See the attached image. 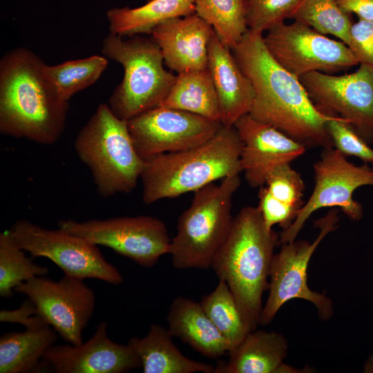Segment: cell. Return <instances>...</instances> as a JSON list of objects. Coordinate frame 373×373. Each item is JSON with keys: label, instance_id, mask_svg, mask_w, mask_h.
Here are the masks:
<instances>
[{"label": "cell", "instance_id": "obj_1", "mask_svg": "<svg viewBox=\"0 0 373 373\" xmlns=\"http://www.w3.org/2000/svg\"><path fill=\"white\" fill-rule=\"evenodd\" d=\"M231 52L254 92L249 115L309 148L334 147L327 122L310 100L299 78L271 56L262 33L248 29Z\"/></svg>", "mask_w": 373, "mask_h": 373}, {"label": "cell", "instance_id": "obj_2", "mask_svg": "<svg viewBox=\"0 0 373 373\" xmlns=\"http://www.w3.org/2000/svg\"><path fill=\"white\" fill-rule=\"evenodd\" d=\"M45 63L33 52L17 48L0 61V132L52 144L64 131L68 101L45 76Z\"/></svg>", "mask_w": 373, "mask_h": 373}, {"label": "cell", "instance_id": "obj_3", "mask_svg": "<svg viewBox=\"0 0 373 373\" xmlns=\"http://www.w3.org/2000/svg\"><path fill=\"white\" fill-rule=\"evenodd\" d=\"M277 234L266 229L257 207L242 208L233 217L224 241L211 265L233 294L250 332L260 324L262 296L269 288Z\"/></svg>", "mask_w": 373, "mask_h": 373}, {"label": "cell", "instance_id": "obj_4", "mask_svg": "<svg viewBox=\"0 0 373 373\" xmlns=\"http://www.w3.org/2000/svg\"><path fill=\"white\" fill-rule=\"evenodd\" d=\"M242 142L234 126L222 124L198 146L162 154L144 162L140 176L146 204L177 198L242 173Z\"/></svg>", "mask_w": 373, "mask_h": 373}, {"label": "cell", "instance_id": "obj_5", "mask_svg": "<svg viewBox=\"0 0 373 373\" xmlns=\"http://www.w3.org/2000/svg\"><path fill=\"white\" fill-rule=\"evenodd\" d=\"M75 149L104 198L130 193L140 180L145 161L135 149L128 121L107 104H99L80 130Z\"/></svg>", "mask_w": 373, "mask_h": 373}, {"label": "cell", "instance_id": "obj_6", "mask_svg": "<svg viewBox=\"0 0 373 373\" xmlns=\"http://www.w3.org/2000/svg\"><path fill=\"white\" fill-rule=\"evenodd\" d=\"M102 52L124 68L122 81L109 99L114 114L128 121L162 104L176 75L164 68L161 50L151 37L136 35L124 39L110 32Z\"/></svg>", "mask_w": 373, "mask_h": 373}, {"label": "cell", "instance_id": "obj_7", "mask_svg": "<svg viewBox=\"0 0 373 373\" xmlns=\"http://www.w3.org/2000/svg\"><path fill=\"white\" fill-rule=\"evenodd\" d=\"M240 184V174H235L194 192L171 240L169 254L175 268H211L231 227L233 197Z\"/></svg>", "mask_w": 373, "mask_h": 373}, {"label": "cell", "instance_id": "obj_8", "mask_svg": "<svg viewBox=\"0 0 373 373\" xmlns=\"http://www.w3.org/2000/svg\"><path fill=\"white\" fill-rule=\"evenodd\" d=\"M338 209L332 208L317 220L320 233L312 242L294 240L283 243L274 254L269 273V293L260 318V325L269 324L279 309L287 301L300 298L311 302L317 309L319 317L329 319L333 314L332 300L325 294L311 290L307 285V267L314 252L321 241L336 229Z\"/></svg>", "mask_w": 373, "mask_h": 373}, {"label": "cell", "instance_id": "obj_9", "mask_svg": "<svg viewBox=\"0 0 373 373\" xmlns=\"http://www.w3.org/2000/svg\"><path fill=\"white\" fill-rule=\"evenodd\" d=\"M14 242L32 257H45L64 274L98 279L119 285L123 278L119 270L103 256L97 245L59 229H48L26 220L15 222L8 230Z\"/></svg>", "mask_w": 373, "mask_h": 373}, {"label": "cell", "instance_id": "obj_10", "mask_svg": "<svg viewBox=\"0 0 373 373\" xmlns=\"http://www.w3.org/2000/svg\"><path fill=\"white\" fill-rule=\"evenodd\" d=\"M314 171L312 193L292 224L283 230L279 243L295 240L307 220L323 208H338L352 220L363 216L362 205L353 198V193L361 186H373V168L367 163L355 165L334 147H327L314 164Z\"/></svg>", "mask_w": 373, "mask_h": 373}, {"label": "cell", "instance_id": "obj_11", "mask_svg": "<svg viewBox=\"0 0 373 373\" xmlns=\"http://www.w3.org/2000/svg\"><path fill=\"white\" fill-rule=\"evenodd\" d=\"M299 79L321 114L343 119L367 144L373 143V65L361 64L343 75L315 71Z\"/></svg>", "mask_w": 373, "mask_h": 373}, {"label": "cell", "instance_id": "obj_12", "mask_svg": "<svg viewBox=\"0 0 373 373\" xmlns=\"http://www.w3.org/2000/svg\"><path fill=\"white\" fill-rule=\"evenodd\" d=\"M59 228L108 247L145 267H153L161 256L169 254L171 240L164 222L149 216L61 220Z\"/></svg>", "mask_w": 373, "mask_h": 373}, {"label": "cell", "instance_id": "obj_13", "mask_svg": "<svg viewBox=\"0 0 373 373\" xmlns=\"http://www.w3.org/2000/svg\"><path fill=\"white\" fill-rule=\"evenodd\" d=\"M263 39L274 59L298 78L315 71L334 74L359 64L345 43L298 21L278 24L267 30Z\"/></svg>", "mask_w": 373, "mask_h": 373}, {"label": "cell", "instance_id": "obj_14", "mask_svg": "<svg viewBox=\"0 0 373 373\" xmlns=\"http://www.w3.org/2000/svg\"><path fill=\"white\" fill-rule=\"evenodd\" d=\"M83 279L66 275L58 281L36 276L15 291L35 305L37 314L66 342L83 343L82 332L94 311L95 297Z\"/></svg>", "mask_w": 373, "mask_h": 373}, {"label": "cell", "instance_id": "obj_15", "mask_svg": "<svg viewBox=\"0 0 373 373\" xmlns=\"http://www.w3.org/2000/svg\"><path fill=\"white\" fill-rule=\"evenodd\" d=\"M221 125L218 121L164 106L153 108L128 120L135 149L144 161L201 145Z\"/></svg>", "mask_w": 373, "mask_h": 373}, {"label": "cell", "instance_id": "obj_16", "mask_svg": "<svg viewBox=\"0 0 373 373\" xmlns=\"http://www.w3.org/2000/svg\"><path fill=\"white\" fill-rule=\"evenodd\" d=\"M233 126L242 142V173L252 188L262 186L278 167L291 164L305 152V146L249 114L240 117Z\"/></svg>", "mask_w": 373, "mask_h": 373}, {"label": "cell", "instance_id": "obj_17", "mask_svg": "<svg viewBox=\"0 0 373 373\" xmlns=\"http://www.w3.org/2000/svg\"><path fill=\"white\" fill-rule=\"evenodd\" d=\"M44 361L57 373H124L142 367L133 348L112 341L107 323L100 322L93 336L78 345H52L45 352Z\"/></svg>", "mask_w": 373, "mask_h": 373}, {"label": "cell", "instance_id": "obj_18", "mask_svg": "<svg viewBox=\"0 0 373 373\" xmlns=\"http://www.w3.org/2000/svg\"><path fill=\"white\" fill-rule=\"evenodd\" d=\"M213 28L196 14L167 20L151 31L164 64L177 74L207 68Z\"/></svg>", "mask_w": 373, "mask_h": 373}, {"label": "cell", "instance_id": "obj_19", "mask_svg": "<svg viewBox=\"0 0 373 373\" xmlns=\"http://www.w3.org/2000/svg\"><path fill=\"white\" fill-rule=\"evenodd\" d=\"M217 95L220 121L233 126L251 108L254 92L252 85L238 64L231 50L213 32L208 48V65Z\"/></svg>", "mask_w": 373, "mask_h": 373}, {"label": "cell", "instance_id": "obj_20", "mask_svg": "<svg viewBox=\"0 0 373 373\" xmlns=\"http://www.w3.org/2000/svg\"><path fill=\"white\" fill-rule=\"evenodd\" d=\"M287 350V342L281 334L255 329L229 352L227 362L215 367L214 373L299 372L284 363Z\"/></svg>", "mask_w": 373, "mask_h": 373}, {"label": "cell", "instance_id": "obj_21", "mask_svg": "<svg viewBox=\"0 0 373 373\" xmlns=\"http://www.w3.org/2000/svg\"><path fill=\"white\" fill-rule=\"evenodd\" d=\"M171 335L202 356L217 358L230 352L225 338L211 322L200 303L179 296L172 302L167 315Z\"/></svg>", "mask_w": 373, "mask_h": 373}, {"label": "cell", "instance_id": "obj_22", "mask_svg": "<svg viewBox=\"0 0 373 373\" xmlns=\"http://www.w3.org/2000/svg\"><path fill=\"white\" fill-rule=\"evenodd\" d=\"M305 188L301 175L290 164L281 165L271 173L259 187L257 206L267 230H272L275 224L285 230L292 224L304 204Z\"/></svg>", "mask_w": 373, "mask_h": 373}, {"label": "cell", "instance_id": "obj_23", "mask_svg": "<svg viewBox=\"0 0 373 373\" xmlns=\"http://www.w3.org/2000/svg\"><path fill=\"white\" fill-rule=\"evenodd\" d=\"M168 329L157 324L150 326L142 338L133 336L128 344L139 357L144 373H214L211 364L184 356L174 344Z\"/></svg>", "mask_w": 373, "mask_h": 373}, {"label": "cell", "instance_id": "obj_24", "mask_svg": "<svg viewBox=\"0 0 373 373\" xmlns=\"http://www.w3.org/2000/svg\"><path fill=\"white\" fill-rule=\"evenodd\" d=\"M195 0H150L137 8H113L107 12L110 32L124 36L149 34L159 24L195 14Z\"/></svg>", "mask_w": 373, "mask_h": 373}, {"label": "cell", "instance_id": "obj_25", "mask_svg": "<svg viewBox=\"0 0 373 373\" xmlns=\"http://www.w3.org/2000/svg\"><path fill=\"white\" fill-rule=\"evenodd\" d=\"M57 338V332L49 325L3 334L0 338V373H24L36 369Z\"/></svg>", "mask_w": 373, "mask_h": 373}, {"label": "cell", "instance_id": "obj_26", "mask_svg": "<svg viewBox=\"0 0 373 373\" xmlns=\"http://www.w3.org/2000/svg\"><path fill=\"white\" fill-rule=\"evenodd\" d=\"M160 106L186 111L220 122L217 95L208 68L178 74Z\"/></svg>", "mask_w": 373, "mask_h": 373}, {"label": "cell", "instance_id": "obj_27", "mask_svg": "<svg viewBox=\"0 0 373 373\" xmlns=\"http://www.w3.org/2000/svg\"><path fill=\"white\" fill-rule=\"evenodd\" d=\"M200 303L216 329L227 341L230 352L250 332L233 294L224 280H219L214 290L204 296Z\"/></svg>", "mask_w": 373, "mask_h": 373}, {"label": "cell", "instance_id": "obj_28", "mask_svg": "<svg viewBox=\"0 0 373 373\" xmlns=\"http://www.w3.org/2000/svg\"><path fill=\"white\" fill-rule=\"evenodd\" d=\"M195 14L213 28L230 50L248 30L244 0H195Z\"/></svg>", "mask_w": 373, "mask_h": 373}, {"label": "cell", "instance_id": "obj_29", "mask_svg": "<svg viewBox=\"0 0 373 373\" xmlns=\"http://www.w3.org/2000/svg\"><path fill=\"white\" fill-rule=\"evenodd\" d=\"M107 66L106 57L93 55L55 66L44 64V73L62 98L68 102L74 94L96 82Z\"/></svg>", "mask_w": 373, "mask_h": 373}, {"label": "cell", "instance_id": "obj_30", "mask_svg": "<svg viewBox=\"0 0 373 373\" xmlns=\"http://www.w3.org/2000/svg\"><path fill=\"white\" fill-rule=\"evenodd\" d=\"M287 18L303 23L321 34L335 36L349 45L352 23L336 0H298Z\"/></svg>", "mask_w": 373, "mask_h": 373}, {"label": "cell", "instance_id": "obj_31", "mask_svg": "<svg viewBox=\"0 0 373 373\" xmlns=\"http://www.w3.org/2000/svg\"><path fill=\"white\" fill-rule=\"evenodd\" d=\"M12 240L8 231L0 233V296L10 298L13 289L36 276L48 272L46 267L33 262Z\"/></svg>", "mask_w": 373, "mask_h": 373}, {"label": "cell", "instance_id": "obj_32", "mask_svg": "<svg viewBox=\"0 0 373 373\" xmlns=\"http://www.w3.org/2000/svg\"><path fill=\"white\" fill-rule=\"evenodd\" d=\"M298 0H244L249 30L263 33L287 18Z\"/></svg>", "mask_w": 373, "mask_h": 373}, {"label": "cell", "instance_id": "obj_33", "mask_svg": "<svg viewBox=\"0 0 373 373\" xmlns=\"http://www.w3.org/2000/svg\"><path fill=\"white\" fill-rule=\"evenodd\" d=\"M333 146L345 156H354L373 164V149L345 121L332 118L326 123Z\"/></svg>", "mask_w": 373, "mask_h": 373}, {"label": "cell", "instance_id": "obj_34", "mask_svg": "<svg viewBox=\"0 0 373 373\" xmlns=\"http://www.w3.org/2000/svg\"><path fill=\"white\" fill-rule=\"evenodd\" d=\"M348 47L359 64L373 65V21L360 19L352 24Z\"/></svg>", "mask_w": 373, "mask_h": 373}, {"label": "cell", "instance_id": "obj_35", "mask_svg": "<svg viewBox=\"0 0 373 373\" xmlns=\"http://www.w3.org/2000/svg\"><path fill=\"white\" fill-rule=\"evenodd\" d=\"M0 321L20 323L26 328L48 325L38 315L35 304L28 298L24 300L21 305L16 309H1L0 311Z\"/></svg>", "mask_w": 373, "mask_h": 373}, {"label": "cell", "instance_id": "obj_36", "mask_svg": "<svg viewBox=\"0 0 373 373\" xmlns=\"http://www.w3.org/2000/svg\"><path fill=\"white\" fill-rule=\"evenodd\" d=\"M346 14L354 13L361 19L373 21V0H336Z\"/></svg>", "mask_w": 373, "mask_h": 373}, {"label": "cell", "instance_id": "obj_37", "mask_svg": "<svg viewBox=\"0 0 373 373\" xmlns=\"http://www.w3.org/2000/svg\"><path fill=\"white\" fill-rule=\"evenodd\" d=\"M372 165V168H373V164Z\"/></svg>", "mask_w": 373, "mask_h": 373}, {"label": "cell", "instance_id": "obj_38", "mask_svg": "<svg viewBox=\"0 0 373 373\" xmlns=\"http://www.w3.org/2000/svg\"><path fill=\"white\" fill-rule=\"evenodd\" d=\"M147 1H150V0H147Z\"/></svg>", "mask_w": 373, "mask_h": 373}]
</instances>
